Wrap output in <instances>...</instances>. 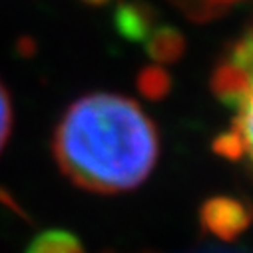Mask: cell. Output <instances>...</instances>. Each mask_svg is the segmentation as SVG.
I'll use <instances>...</instances> for the list:
<instances>
[{
  "mask_svg": "<svg viewBox=\"0 0 253 253\" xmlns=\"http://www.w3.org/2000/svg\"><path fill=\"white\" fill-rule=\"evenodd\" d=\"M26 253H84L80 239L64 229H50L32 239Z\"/></svg>",
  "mask_w": 253,
  "mask_h": 253,
  "instance_id": "obj_4",
  "label": "cell"
},
{
  "mask_svg": "<svg viewBox=\"0 0 253 253\" xmlns=\"http://www.w3.org/2000/svg\"><path fill=\"white\" fill-rule=\"evenodd\" d=\"M12 124H14V110H12L10 94L2 84V80H0V154H2V150L10 140Z\"/></svg>",
  "mask_w": 253,
  "mask_h": 253,
  "instance_id": "obj_5",
  "label": "cell"
},
{
  "mask_svg": "<svg viewBox=\"0 0 253 253\" xmlns=\"http://www.w3.org/2000/svg\"><path fill=\"white\" fill-rule=\"evenodd\" d=\"M202 225L219 239H235L253 221V210L247 202L229 196L210 198L202 206Z\"/></svg>",
  "mask_w": 253,
  "mask_h": 253,
  "instance_id": "obj_3",
  "label": "cell"
},
{
  "mask_svg": "<svg viewBox=\"0 0 253 253\" xmlns=\"http://www.w3.org/2000/svg\"><path fill=\"white\" fill-rule=\"evenodd\" d=\"M140 86H142V90H144L148 96L156 98V96H162V94H166V92H168L169 82H168V76H166V74H162L160 70H150V72H146V74H144V78H142Z\"/></svg>",
  "mask_w": 253,
  "mask_h": 253,
  "instance_id": "obj_6",
  "label": "cell"
},
{
  "mask_svg": "<svg viewBox=\"0 0 253 253\" xmlns=\"http://www.w3.org/2000/svg\"><path fill=\"white\" fill-rule=\"evenodd\" d=\"M160 152L154 122L130 98L88 94L68 106L54 136V160L72 183L94 194L130 192L152 173Z\"/></svg>",
  "mask_w": 253,
  "mask_h": 253,
  "instance_id": "obj_1",
  "label": "cell"
},
{
  "mask_svg": "<svg viewBox=\"0 0 253 253\" xmlns=\"http://www.w3.org/2000/svg\"><path fill=\"white\" fill-rule=\"evenodd\" d=\"M211 84L233 112L231 130L215 140V150L229 160H247L253 169V30L231 46Z\"/></svg>",
  "mask_w": 253,
  "mask_h": 253,
  "instance_id": "obj_2",
  "label": "cell"
}]
</instances>
